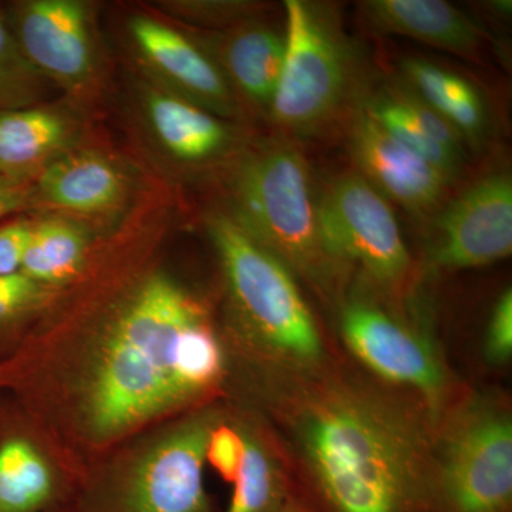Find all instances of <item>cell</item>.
<instances>
[{"label": "cell", "mask_w": 512, "mask_h": 512, "mask_svg": "<svg viewBox=\"0 0 512 512\" xmlns=\"http://www.w3.org/2000/svg\"><path fill=\"white\" fill-rule=\"evenodd\" d=\"M512 252V180L505 171L480 178L437 217L431 261L441 269L491 265Z\"/></svg>", "instance_id": "obj_14"}, {"label": "cell", "mask_w": 512, "mask_h": 512, "mask_svg": "<svg viewBox=\"0 0 512 512\" xmlns=\"http://www.w3.org/2000/svg\"><path fill=\"white\" fill-rule=\"evenodd\" d=\"M512 353V292L505 291L495 303L485 338V355L494 363H505Z\"/></svg>", "instance_id": "obj_29"}, {"label": "cell", "mask_w": 512, "mask_h": 512, "mask_svg": "<svg viewBox=\"0 0 512 512\" xmlns=\"http://www.w3.org/2000/svg\"><path fill=\"white\" fill-rule=\"evenodd\" d=\"M285 56L268 117L292 134L328 126L348 106L359 63L335 13L306 0L285 2Z\"/></svg>", "instance_id": "obj_6"}, {"label": "cell", "mask_w": 512, "mask_h": 512, "mask_svg": "<svg viewBox=\"0 0 512 512\" xmlns=\"http://www.w3.org/2000/svg\"><path fill=\"white\" fill-rule=\"evenodd\" d=\"M60 292L22 272L0 276V362L19 348Z\"/></svg>", "instance_id": "obj_23"}, {"label": "cell", "mask_w": 512, "mask_h": 512, "mask_svg": "<svg viewBox=\"0 0 512 512\" xmlns=\"http://www.w3.org/2000/svg\"><path fill=\"white\" fill-rule=\"evenodd\" d=\"M35 180L0 175V222L35 212Z\"/></svg>", "instance_id": "obj_30"}, {"label": "cell", "mask_w": 512, "mask_h": 512, "mask_svg": "<svg viewBox=\"0 0 512 512\" xmlns=\"http://www.w3.org/2000/svg\"><path fill=\"white\" fill-rule=\"evenodd\" d=\"M512 421L503 407L473 402L441 446L426 512H511Z\"/></svg>", "instance_id": "obj_8"}, {"label": "cell", "mask_w": 512, "mask_h": 512, "mask_svg": "<svg viewBox=\"0 0 512 512\" xmlns=\"http://www.w3.org/2000/svg\"><path fill=\"white\" fill-rule=\"evenodd\" d=\"M131 109L151 150L163 163L195 170L237 156L239 134L231 121L137 77Z\"/></svg>", "instance_id": "obj_13"}, {"label": "cell", "mask_w": 512, "mask_h": 512, "mask_svg": "<svg viewBox=\"0 0 512 512\" xmlns=\"http://www.w3.org/2000/svg\"><path fill=\"white\" fill-rule=\"evenodd\" d=\"M365 109L403 146L429 161L448 180L460 173L463 153L443 146L427 134L404 109L392 87L370 100Z\"/></svg>", "instance_id": "obj_24"}, {"label": "cell", "mask_w": 512, "mask_h": 512, "mask_svg": "<svg viewBox=\"0 0 512 512\" xmlns=\"http://www.w3.org/2000/svg\"><path fill=\"white\" fill-rule=\"evenodd\" d=\"M55 512H77V510L74 505H70V507L62 508V510H57Z\"/></svg>", "instance_id": "obj_32"}, {"label": "cell", "mask_w": 512, "mask_h": 512, "mask_svg": "<svg viewBox=\"0 0 512 512\" xmlns=\"http://www.w3.org/2000/svg\"><path fill=\"white\" fill-rule=\"evenodd\" d=\"M53 89L29 60L10 29L5 6H0V113L46 101Z\"/></svg>", "instance_id": "obj_25"}, {"label": "cell", "mask_w": 512, "mask_h": 512, "mask_svg": "<svg viewBox=\"0 0 512 512\" xmlns=\"http://www.w3.org/2000/svg\"><path fill=\"white\" fill-rule=\"evenodd\" d=\"M164 202L138 212L0 362V390L84 467L121 441L224 399L220 319L165 261Z\"/></svg>", "instance_id": "obj_1"}, {"label": "cell", "mask_w": 512, "mask_h": 512, "mask_svg": "<svg viewBox=\"0 0 512 512\" xmlns=\"http://www.w3.org/2000/svg\"><path fill=\"white\" fill-rule=\"evenodd\" d=\"M228 174V212L289 271L328 286L338 262L320 232L305 156L286 138L242 147Z\"/></svg>", "instance_id": "obj_5"}, {"label": "cell", "mask_w": 512, "mask_h": 512, "mask_svg": "<svg viewBox=\"0 0 512 512\" xmlns=\"http://www.w3.org/2000/svg\"><path fill=\"white\" fill-rule=\"evenodd\" d=\"M323 241L339 265L357 264L377 284L394 288L410 271V255L389 201L359 173L339 175L318 200Z\"/></svg>", "instance_id": "obj_11"}, {"label": "cell", "mask_w": 512, "mask_h": 512, "mask_svg": "<svg viewBox=\"0 0 512 512\" xmlns=\"http://www.w3.org/2000/svg\"><path fill=\"white\" fill-rule=\"evenodd\" d=\"M350 148L357 173L386 200L419 217L439 208L451 181L396 140L365 107L353 119Z\"/></svg>", "instance_id": "obj_16"}, {"label": "cell", "mask_w": 512, "mask_h": 512, "mask_svg": "<svg viewBox=\"0 0 512 512\" xmlns=\"http://www.w3.org/2000/svg\"><path fill=\"white\" fill-rule=\"evenodd\" d=\"M403 79L430 109L456 128L461 137L481 140L488 127V110L483 96L467 79L429 60L406 59Z\"/></svg>", "instance_id": "obj_21"}, {"label": "cell", "mask_w": 512, "mask_h": 512, "mask_svg": "<svg viewBox=\"0 0 512 512\" xmlns=\"http://www.w3.org/2000/svg\"><path fill=\"white\" fill-rule=\"evenodd\" d=\"M6 13L29 63L64 100L92 114L110 82L96 5L86 0H19Z\"/></svg>", "instance_id": "obj_7"}, {"label": "cell", "mask_w": 512, "mask_h": 512, "mask_svg": "<svg viewBox=\"0 0 512 512\" xmlns=\"http://www.w3.org/2000/svg\"><path fill=\"white\" fill-rule=\"evenodd\" d=\"M244 437L231 409L225 407L224 416L212 430L207 448V464L228 483H234L244 458Z\"/></svg>", "instance_id": "obj_27"}, {"label": "cell", "mask_w": 512, "mask_h": 512, "mask_svg": "<svg viewBox=\"0 0 512 512\" xmlns=\"http://www.w3.org/2000/svg\"><path fill=\"white\" fill-rule=\"evenodd\" d=\"M187 32L217 64L242 110L269 114L284 66L285 35L259 18L218 32Z\"/></svg>", "instance_id": "obj_17"}, {"label": "cell", "mask_w": 512, "mask_h": 512, "mask_svg": "<svg viewBox=\"0 0 512 512\" xmlns=\"http://www.w3.org/2000/svg\"><path fill=\"white\" fill-rule=\"evenodd\" d=\"M32 217V234L20 272L56 291L83 279L121 232L104 237L83 222L49 212Z\"/></svg>", "instance_id": "obj_19"}, {"label": "cell", "mask_w": 512, "mask_h": 512, "mask_svg": "<svg viewBox=\"0 0 512 512\" xmlns=\"http://www.w3.org/2000/svg\"><path fill=\"white\" fill-rule=\"evenodd\" d=\"M89 116L64 99L0 113V175L36 180L57 158L89 143Z\"/></svg>", "instance_id": "obj_18"}, {"label": "cell", "mask_w": 512, "mask_h": 512, "mask_svg": "<svg viewBox=\"0 0 512 512\" xmlns=\"http://www.w3.org/2000/svg\"><path fill=\"white\" fill-rule=\"evenodd\" d=\"M35 212L63 215L114 237L146 200L136 167L109 148L82 144L37 175Z\"/></svg>", "instance_id": "obj_9"}, {"label": "cell", "mask_w": 512, "mask_h": 512, "mask_svg": "<svg viewBox=\"0 0 512 512\" xmlns=\"http://www.w3.org/2000/svg\"><path fill=\"white\" fill-rule=\"evenodd\" d=\"M124 36L138 77L221 119L239 120L241 104L208 53L183 28L157 13L128 16Z\"/></svg>", "instance_id": "obj_12"}, {"label": "cell", "mask_w": 512, "mask_h": 512, "mask_svg": "<svg viewBox=\"0 0 512 512\" xmlns=\"http://www.w3.org/2000/svg\"><path fill=\"white\" fill-rule=\"evenodd\" d=\"M224 404H207L128 437L92 466L77 512H214L204 470Z\"/></svg>", "instance_id": "obj_4"}, {"label": "cell", "mask_w": 512, "mask_h": 512, "mask_svg": "<svg viewBox=\"0 0 512 512\" xmlns=\"http://www.w3.org/2000/svg\"><path fill=\"white\" fill-rule=\"evenodd\" d=\"M343 339L360 362L389 382L409 387L430 404L446 392V372L429 340L379 306L352 302L340 320Z\"/></svg>", "instance_id": "obj_15"}, {"label": "cell", "mask_w": 512, "mask_h": 512, "mask_svg": "<svg viewBox=\"0 0 512 512\" xmlns=\"http://www.w3.org/2000/svg\"><path fill=\"white\" fill-rule=\"evenodd\" d=\"M208 234L225 288L229 375L235 366H312L323 355L318 325L288 266L262 247L228 212L212 214Z\"/></svg>", "instance_id": "obj_3"}, {"label": "cell", "mask_w": 512, "mask_h": 512, "mask_svg": "<svg viewBox=\"0 0 512 512\" xmlns=\"http://www.w3.org/2000/svg\"><path fill=\"white\" fill-rule=\"evenodd\" d=\"M32 214L0 222V276L18 274L32 234Z\"/></svg>", "instance_id": "obj_28"}, {"label": "cell", "mask_w": 512, "mask_h": 512, "mask_svg": "<svg viewBox=\"0 0 512 512\" xmlns=\"http://www.w3.org/2000/svg\"><path fill=\"white\" fill-rule=\"evenodd\" d=\"M296 430L330 512H426L433 467L419 431L393 407L336 390L309 404Z\"/></svg>", "instance_id": "obj_2"}, {"label": "cell", "mask_w": 512, "mask_h": 512, "mask_svg": "<svg viewBox=\"0 0 512 512\" xmlns=\"http://www.w3.org/2000/svg\"><path fill=\"white\" fill-rule=\"evenodd\" d=\"M360 10L367 26L380 35L410 37L470 59L484 47V30L441 0H367Z\"/></svg>", "instance_id": "obj_20"}, {"label": "cell", "mask_w": 512, "mask_h": 512, "mask_svg": "<svg viewBox=\"0 0 512 512\" xmlns=\"http://www.w3.org/2000/svg\"><path fill=\"white\" fill-rule=\"evenodd\" d=\"M244 437V458L225 512H282L289 500L284 470L251 414L231 409Z\"/></svg>", "instance_id": "obj_22"}, {"label": "cell", "mask_w": 512, "mask_h": 512, "mask_svg": "<svg viewBox=\"0 0 512 512\" xmlns=\"http://www.w3.org/2000/svg\"><path fill=\"white\" fill-rule=\"evenodd\" d=\"M282 512H313L309 510L306 505L299 503V501L293 500V498L289 497V500L286 501L284 510Z\"/></svg>", "instance_id": "obj_31"}, {"label": "cell", "mask_w": 512, "mask_h": 512, "mask_svg": "<svg viewBox=\"0 0 512 512\" xmlns=\"http://www.w3.org/2000/svg\"><path fill=\"white\" fill-rule=\"evenodd\" d=\"M86 467L13 394L0 390V512L74 505Z\"/></svg>", "instance_id": "obj_10"}, {"label": "cell", "mask_w": 512, "mask_h": 512, "mask_svg": "<svg viewBox=\"0 0 512 512\" xmlns=\"http://www.w3.org/2000/svg\"><path fill=\"white\" fill-rule=\"evenodd\" d=\"M154 13L190 28L218 32L245 20L258 18L262 6L241 0H163L153 3Z\"/></svg>", "instance_id": "obj_26"}]
</instances>
